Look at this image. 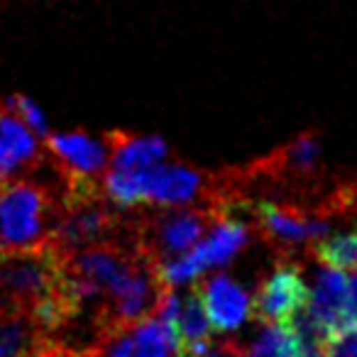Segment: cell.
Masks as SVG:
<instances>
[{
    "mask_svg": "<svg viewBox=\"0 0 357 357\" xmlns=\"http://www.w3.org/2000/svg\"><path fill=\"white\" fill-rule=\"evenodd\" d=\"M61 196L30 176L0 181V255L50 245Z\"/></svg>",
    "mask_w": 357,
    "mask_h": 357,
    "instance_id": "1",
    "label": "cell"
},
{
    "mask_svg": "<svg viewBox=\"0 0 357 357\" xmlns=\"http://www.w3.org/2000/svg\"><path fill=\"white\" fill-rule=\"evenodd\" d=\"M262 240L277 252V257L296 259V255L311 252L313 243L331 233L337 215L323 199L316 204L259 199L248 208Z\"/></svg>",
    "mask_w": 357,
    "mask_h": 357,
    "instance_id": "2",
    "label": "cell"
},
{
    "mask_svg": "<svg viewBox=\"0 0 357 357\" xmlns=\"http://www.w3.org/2000/svg\"><path fill=\"white\" fill-rule=\"evenodd\" d=\"M125 218L128 211L110 204L103 191L61 196L50 245L59 255H69L91 245L120 240L125 235Z\"/></svg>",
    "mask_w": 357,
    "mask_h": 357,
    "instance_id": "3",
    "label": "cell"
},
{
    "mask_svg": "<svg viewBox=\"0 0 357 357\" xmlns=\"http://www.w3.org/2000/svg\"><path fill=\"white\" fill-rule=\"evenodd\" d=\"M61 255L52 245L27 252L0 255V306L32 316L56 291Z\"/></svg>",
    "mask_w": 357,
    "mask_h": 357,
    "instance_id": "4",
    "label": "cell"
},
{
    "mask_svg": "<svg viewBox=\"0 0 357 357\" xmlns=\"http://www.w3.org/2000/svg\"><path fill=\"white\" fill-rule=\"evenodd\" d=\"M45 154L61 181V196L103 191V172L108 167L103 139L91 137L84 130L47 135Z\"/></svg>",
    "mask_w": 357,
    "mask_h": 357,
    "instance_id": "5",
    "label": "cell"
},
{
    "mask_svg": "<svg viewBox=\"0 0 357 357\" xmlns=\"http://www.w3.org/2000/svg\"><path fill=\"white\" fill-rule=\"evenodd\" d=\"M215 196H218V172H204L184 162H159L142 169V204L215 208Z\"/></svg>",
    "mask_w": 357,
    "mask_h": 357,
    "instance_id": "6",
    "label": "cell"
},
{
    "mask_svg": "<svg viewBox=\"0 0 357 357\" xmlns=\"http://www.w3.org/2000/svg\"><path fill=\"white\" fill-rule=\"evenodd\" d=\"M308 289L303 267L296 259L279 257L274 269L257 284L250 298V313L259 323H289L298 311L308 306Z\"/></svg>",
    "mask_w": 357,
    "mask_h": 357,
    "instance_id": "7",
    "label": "cell"
},
{
    "mask_svg": "<svg viewBox=\"0 0 357 357\" xmlns=\"http://www.w3.org/2000/svg\"><path fill=\"white\" fill-rule=\"evenodd\" d=\"M47 154L37 135L0 98V181L30 176L45 164Z\"/></svg>",
    "mask_w": 357,
    "mask_h": 357,
    "instance_id": "8",
    "label": "cell"
},
{
    "mask_svg": "<svg viewBox=\"0 0 357 357\" xmlns=\"http://www.w3.org/2000/svg\"><path fill=\"white\" fill-rule=\"evenodd\" d=\"M199 287H201L206 316H208L213 331L233 333L248 321L250 296L243 284H238L233 277L218 272L211 279H204Z\"/></svg>",
    "mask_w": 357,
    "mask_h": 357,
    "instance_id": "9",
    "label": "cell"
},
{
    "mask_svg": "<svg viewBox=\"0 0 357 357\" xmlns=\"http://www.w3.org/2000/svg\"><path fill=\"white\" fill-rule=\"evenodd\" d=\"M345 289L347 277L337 269H321L316 274L311 294H308L306 313L328 342H335L345 335L342 331V311H345Z\"/></svg>",
    "mask_w": 357,
    "mask_h": 357,
    "instance_id": "10",
    "label": "cell"
},
{
    "mask_svg": "<svg viewBox=\"0 0 357 357\" xmlns=\"http://www.w3.org/2000/svg\"><path fill=\"white\" fill-rule=\"evenodd\" d=\"M105 152H108V167L105 169H123V172H139L159 164L167 157L169 147L162 137L154 135H132L125 130H113L103 137Z\"/></svg>",
    "mask_w": 357,
    "mask_h": 357,
    "instance_id": "11",
    "label": "cell"
},
{
    "mask_svg": "<svg viewBox=\"0 0 357 357\" xmlns=\"http://www.w3.org/2000/svg\"><path fill=\"white\" fill-rule=\"evenodd\" d=\"M211 321L206 316L201 287H194L186 291L178 306V340H181V357H204L208 352L211 342Z\"/></svg>",
    "mask_w": 357,
    "mask_h": 357,
    "instance_id": "12",
    "label": "cell"
},
{
    "mask_svg": "<svg viewBox=\"0 0 357 357\" xmlns=\"http://www.w3.org/2000/svg\"><path fill=\"white\" fill-rule=\"evenodd\" d=\"M45 335L30 313L0 306V357H27Z\"/></svg>",
    "mask_w": 357,
    "mask_h": 357,
    "instance_id": "13",
    "label": "cell"
},
{
    "mask_svg": "<svg viewBox=\"0 0 357 357\" xmlns=\"http://www.w3.org/2000/svg\"><path fill=\"white\" fill-rule=\"evenodd\" d=\"M248 357H303L291 323H269L248 350Z\"/></svg>",
    "mask_w": 357,
    "mask_h": 357,
    "instance_id": "14",
    "label": "cell"
},
{
    "mask_svg": "<svg viewBox=\"0 0 357 357\" xmlns=\"http://www.w3.org/2000/svg\"><path fill=\"white\" fill-rule=\"evenodd\" d=\"M311 255L331 269H357V233H342L313 243Z\"/></svg>",
    "mask_w": 357,
    "mask_h": 357,
    "instance_id": "15",
    "label": "cell"
},
{
    "mask_svg": "<svg viewBox=\"0 0 357 357\" xmlns=\"http://www.w3.org/2000/svg\"><path fill=\"white\" fill-rule=\"evenodd\" d=\"M132 357H176L154 316L132 326Z\"/></svg>",
    "mask_w": 357,
    "mask_h": 357,
    "instance_id": "16",
    "label": "cell"
},
{
    "mask_svg": "<svg viewBox=\"0 0 357 357\" xmlns=\"http://www.w3.org/2000/svg\"><path fill=\"white\" fill-rule=\"evenodd\" d=\"M86 352L89 357H132V328H103Z\"/></svg>",
    "mask_w": 357,
    "mask_h": 357,
    "instance_id": "17",
    "label": "cell"
},
{
    "mask_svg": "<svg viewBox=\"0 0 357 357\" xmlns=\"http://www.w3.org/2000/svg\"><path fill=\"white\" fill-rule=\"evenodd\" d=\"M3 100H6V105L17 115V118L32 130V135H37V137H47V135H50L47 123H45V115H42V110L37 108V103L32 98H27L25 93H15V96H8V98H3Z\"/></svg>",
    "mask_w": 357,
    "mask_h": 357,
    "instance_id": "18",
    "label": "cell"
},
{
    "mask_svg": "<svg viewBox=\"0 0 357 357\" xmlns=\"http://www.w3.org/2000/svg\"><path fill=\"white\" fill-rule=\"evenodd\" d=\"M27 357H89V352L86 347H76L64 340H56L54 335H45L40 337V342L32 347Z\"/></svg>",
    "mask_w": 357,
    "mask_h": 357,
    "instance_id": "19",
    "label": "cell"
},
{
    "mask_svg": "<svg viewBox=\"0 0 357 357\" xmlns=\"http://www.w3.org/2000/svg\"><path fill=\"white\" fill-rule=\"evenodd\" d=\"M342 331L355 333L357 331V272L347 277L345 289V311H342Z\"/></svg>",
    "mask_w": 357,
    "mask_h": 357,
    "instance_id": "20",
    "label": "cell"
},
{
    "mask_svg": "<svg viewBox=\"0 0 357 357\" xmlns=\"http://www.w3.org/2000/svg\"><path fill=\"white\" fill-rule=\"evenodd\" d=\"M328 357H357V331L345 333L340 340L333 342Z\"/></svg>",
    "mask_w": 357,
    "mask_h": 357,
    "instance_id": "21",
    "label": "cell"
},
{
    "mask_svg": "<svg viewBox=\"0 0 357 357\" xmlns=\"http://www.w3.org/2000/svg\"><path fill=\"white\" fill-rule=\"evenodd\" d=\"M204 357H248V350L238 342H220V345H211Z\"/></svg>",
    "mask_w": 357,
    "mask_h": 357,
    "instance_id": "22",
    "label": "cell"
}]
</instances>
